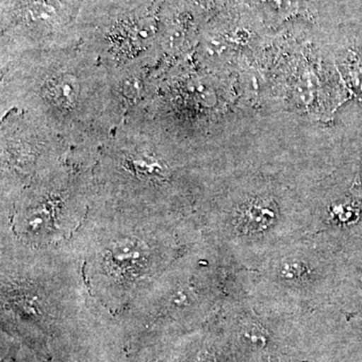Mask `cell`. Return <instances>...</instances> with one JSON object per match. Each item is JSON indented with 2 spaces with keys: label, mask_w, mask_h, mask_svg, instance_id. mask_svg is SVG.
Wrapping results in <instances>:
<instances>
[{
  "label": "cell",
  "mask_w": 362,
  "mask_h": 362,
  "mask_svg": "<svg viewBox=\"0 0 362 362\" xmlns=\"http://www.w3.org/2000/svg\"><path fill=\"white\" fill-rule=\"evenodd\" d=\"M110 71L83 45L1 56V112H16L65 146L100 147L122 122Z\"/></svg>",
  "instance_id": "1"
},
{
  "label": "cell",
  "mask_w": 362,
  "mask_h": 362,
  "mask_svg": "<svg viewBox=\"0 0 362 362\" xmlns=\"http://www.w3.org/2000/svg\"><path fill=\"white\" fill-rule=\"evenodd\" d=\"M278 207L268 197H254L240 206V223L246 225V235L256 233L255 225H269L277 218Z\"/></svg>",
  "instance_id": "2"
},
{
  "label": "cell",
  "mask_w": 362,
  "mask_h": 362,
  "mask_svg": "<svg viewBox=\"0 0 362 362\" xmlns=\"http://www.w3.org/2000/svg\"><path fill=\"white\" fill-rule=\"evenodd\" d=\"M359 64V63H358ZM349 80L354 89L361 90L362 92V65L359 64L356 66H351L349 69Z\"/></svg>",
  "instance_id": "3"
}]
</instances>
